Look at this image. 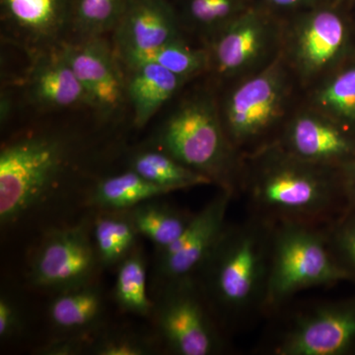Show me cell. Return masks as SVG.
<instances>
[{
	"mask_svg": "<svg viewBox=\"0 0 355 355\" xmlns=\"http://www.w3.org/2000/svg\"><path fill=\"white\" fill-rule=\"evenodd\" d=\"M347 210L355 209V157L340 167Z\"/></svg>",
	"mask_w": 355,
	"mask_h": 355,
	"instance_id": "d6a6232c",
	"label": "cell"
},
{
	"mask_svg": "<svg viewBox=\"0 0 355 355\" xmlns=\"http://www.w3.org/2000/svg\"><path fill=\"white\" fill-rule=\"evenodd\" d=\"M105 298L98 280L58 292L48 308L49 320L62 335L92 336L106 324Z\"/></svg>",
	"mask_w": 355,
	"mask_h": 355,
	"instance_id": "ac0fdd59",
	"label": "cell"
},
{
	"mask_svg": "<svg viewBox=\"0 0 355 355\" xmlns=\"http://www.w3.org/2000/svg\"><path fill=\"white\" fill-rule=\"evenodd\" d=\"M162 352L155 334L125 327H108L96 331L89 343L88 354L151 355Z\"/></svg>",
	"mask_w": 355,
	"mask_h": 355,
	"instance_id": "83f0119b",
	"label": "cell"
},
{
	"mask_svg": "<svg viewBox=\"0 0 355 355\" xmlns=\"http://www.w3.org/2000/svg\"><path fill=\"white\" fill-rule=\"evenodd\" d=\"M277 37L272 21L247 9L210 40V65L225 77L251 72L272 53Z\"/></svg>",
	"mask_w": 355,
	"mask_h": 355,
	"instance_id": "8fae6325",
	"label": "cell"
},
{
	"mask_svg": "<svg viewBox=\"0 0 355 355\" xmlns=\"http://www.w3.org/2000/svg\"><path fill=\"white\" fill-rule=\"evenodd\" d=\"M347 28L340 15L329 9L306 14L291 37L292 60L304 77L323 73L340 58L347 44Z\"/></svg>",
	"mask_w": 355,
	"mask_h": 355,
	"instance_id": "5bb4252c",
	"label": "cell"
},
{
	"mask_svg": "<svg viewBox=\"0 0 355 355\" xmlns=\"http://www.w3.org/2000/svg\"><path fill=\"white\" fill-rule=\"evenodd\" d=\"M329 247L334 258L355 282V209H347L327 226Z\"/></svg>",
	"mask_w": 355,
	"mask_h": 355,
	"instance_id": "f546056e",
	"label": "cell"
},
{
	"mask_svg": "<svg viewBox=\"0 0 355 355\" xmlns=\"http://www.w3.org/2000/svg\"><path fill=\"white\" fill-rule=\"evenodd\" d=\"M150 320L162 352L217 355L227 349L226 331L193 277L155 286Z\"/></svg>",
	"mask_w": 355,
	"mask_h": 355,
	"instance_id": "8992f818",
	"label": "cell"
},
{
	"mask_svg": "<svg viewBox=\"0 0 355 355\" xmlns=\"http://www.w3.org/2000/svg\"><path fill=\"white\" fill-rule=\"evenodd\" d=\"M161 198H150L125 210L139 235L155 245V251L165 249L176 241L195 214L178 209Z\"/></svg>",
	"mask_w": 355,
	"mask_h": 355,
	"instance_id": "44dd1931",
	"label": "cell"
},
{
	"mask_svg": "<svg viewBox=\"0 0 355 355\" xmlns=\"http://www.w3.org/2000/svg\"><path fill=\"white\" fill-rule=\"evenodd\" d=\"M128 169L172 193L212 184L209 178L193 171L169 154L154 147L133 153L128 159Z\"/></svg>",
	"mask_w": 355,
	"mask_h": 355,
	"instance_id": "603a6c76",
	"label": "cell"
},
{
	"mask_svg": "<svg viewBox=\"0 0 355 355\" xmlns=\"http://www.w3.org/2000/svg\"><path fill=\"white\" fill-rule=\"evenodd\" d=\"M343 282L349 279L331 254L327 226L275 223L265 316L279 314L299 292Z\"/></svg>",
	"mask_w": 355,
	"mask_h": 355,
	"instance_id": "5b68a950",
	"label": "cell"
},
{
	"mask_svg": "<svg viewBox=\"0 0 355 355\" xmlns=\"http://www.w3.org/2000/svg\"><path fill=\"white\" fill-rule=\"evenodd\" d=\"M181 23L167 0H132L114 31L121 60L182 39Z\"/></svg>",
	"mask_w": 355,
	"mask_h": 355,
	"instance_id": "9a60e30c",
	"label": "cell"
},
{
	"mask_svg": "<svg viewBox=\"0 0 355 355\" xmlns=\"http://www.w3.org/2000/svg\"><path fill=\"white\" fill-rule=\"evenodd\" d=\"M273 226L253 214L228 223L193 277L226 333L263 315Z\"/></svg>",
	"mask_w": 355,
	"mask_h": 355,
	"instance_id": "7a4b0ae2",
	"label": "cell"
},
{
	"mask_svg": "<svg viewBox=\"0 0 355 355\" xmlns=\"http://www.w3.org/2000/svg\"><path fill=\"white\" fill-rule=\"evenodd\" d=\"M92 336H60L35 350V354L41 355L88 354L89 343Z\"/></svg>",
	"mask_w": 355,
	"mask_h": 355,
	"instance_id": "1f68e13d",
	"label": "cell"
},
{
	"mask_svg": "<svg viewBox=\"0 0 355 355\" xmlns=\"http://www.w3.org/2000/svg\"><path fill=\"white\" fill-rule=\"evenodd\" d=\"M132 0H73L70 27L78 40L114 32Z\"/></svg>",
	"mask_w": 355,
	"mask_h": 355,
	"instance_id": "d4e9b609",
	"label": "cell"
},
{
	"mask_svg": "<svg viewBox=\"0 0 355 355\" xmlns=\"http://www.w3.org/2000/svg\"><path fill=\"white\" fill-rule=\"evenodd\" d=\"M62 50L86 93L90 107L108 116L123 106L127 94V76L118 53L104 37L62 44Z\"/></svg>",
	"mask_w": 355,
	"mask_h": 355,
	"instance_id": "7c38bea8",
	"label": "cell"
},
{
	"mask_svg": "<svg viewBox=\"0 0 355 355\" xmlns=\"http://www.w3.org/2000/svg\"><path fill=\"white\" fill-rule=\"evenodd\" d=\"M238 193L250 214L328 226L347 211L340 168L308 162L275 141L243 156Z\"/></svg>",
	"mask_w": 355,
	"mask_h": 355,
	"instance_id": "6da1fadb",
	"label": "cell"
},
{
	"mask_svg": "<svg viewBox=\"0 0 355 355\" xmlns=\"http://www.w3.org/2000/svg\"><path fill=\"white\" fill-rule=\"evenodd\" d=\"M25 329L24 314L20 305L6 292L0 296V340L9 342L22 336Z\"/></svg>",
	"mask_w": 355,
	"mask_h": 355,
	"instance_id": "4dcf8cb0",
	"label": "cell"
},
{
	"mask_svg": "<svg viewBox=\"0 0 355 355\" xmlns=\"http://www.w3.org/2000/svg\"><path fill=\"white\" fill-rule=\"evenodd\" d=\"M146 266V257L139 245L116 266L114 298L123 312L150 320L153 300L147 291Z\"/></svg>",
	"mask_w": 355,
	"mask_h": 355,
	"instance_id": "cb8c5ba5",
	"label": "cell"
},
{
	"mask_svg": "<svg viewBox=\"0 0 355 355\" xmlns=\"http://www.w3.org/2000/svg\"><path fill=\"white\" fill-rule=\"evenodd\" d=\"M127 65L128 99L132 103L133 121L142 128L171 99L187 79L154 62Z\"/></svg>",
	"mask_w": 355,
	"mask_h": 355,
	"instance_id": "d6986e66",
	"label": "cell"
},
{
	"mask_svg": "<svg viewBox=\"0 0 355 355\" xmlns=\"http://www.w3.org/2000/svg\"><path fill=\"white\" fill-rule=\"evenodd\" d=\"M154 148L209 178L219 190L237 195L243 155L229 139L207 96H193L182 103L159 130Z\"/></svg>",
	"mask_w": 355,
	"mask_h": 355,
	"instance_id": "277c9868",
	"label": "cell"
},
{
	"mask_svg": "<svg viewBox=\"0 0 355 355\" xmlns=\"http://www.w3.org/2000/svg\"><path fill=\"white\" fill-rule=\"evenodd\" d=\"M235 195L219 190L193 218L176 241L155 251V286L195 277L227 226V212Z\"/></svg>",
	"mask_w": 355,
	"mask_h": 355,
	"instance_id": "30bf717a",
	"label": "cell"
},
{
	"mask_svg": "<svg viewBox=\"0 0 355 355\" xmlns=\"http://www.w3.org/2000/svg\"><path fill=\"white\" fill-rule=\"evenodd\" d=\"M277 142L293 155L318 165L340 168L355 157L354 140L338 123L317 111L294 116Z\"/></svg>",
	"mask_w": 355,
	"mask_h": 355,
	"instance_id": "4fadbf2b",
	"label": "cell"
},
{
	"mask_svg": "<svg viewBox=\"0 0 355 355\" xmlns=\"http://www.w3.org/2000/svg\"><path fill=\"white\" fill-rule=\"evenodd\" d=\"M171 193L128 169L96 181L88 189L84 202L95 211H125L147 200Z\"/></svg>",
	"mask_w": 355,
	"mask_h": 355,
	"instance_id": "ffe728a7",
	"label": "cell"
},
{
	"mask_svg": "<svg viewBox=\"0 0 355 355\" xmlns=\"http://www.w3.org/2000/svg\"><path fill=\"white\" fill-rule=\"evenodd\" d=\"M91 220L102 268H116L139 246V233L127 211H96Z\"/></svg>",
	"mask_w": 355,
	"mask_h": 355,
	"instance_id": "7402d4cb",
	"label": "cell"
},
{
	"mask_svg": "<svg viewBox=\"0 0 355 355\" xmlns=\"http://www.w3.org/2000/svg\"><path fill=\"white\" fill-rule=\"evenodd\" d=\"M317 112L340 123L355 121V67L322 84L314 96Z\"/></svg>",
	"mask_w": 355,
	"mask_h": 355,
	"instance_id": "f1b7e54d",
	"label": "cell"
},
{
	"mask_svg": "<svg viewBox=\"0 0 355 355\" xmlns=\"http://www.w3.org/2000/svg\"><path fill=\"white\" fill-rule=\"evenodd\" d=\"M272 6L284 7V8H294V7L308 6L316 2L317 0H266Z\"/></svg>",
	"mask_w": 355,
	"mask_h": 355,
	"instance_id": "836d02e7",
	"label": "cell"
},
{
	"mask_svg": "<svg viewBox=\"0 0 355 355\" xmlns=\"http://www.w3.org/2000/svg\"><path fill=\"white\" fill-rule=\"evenodd\" d=\"M29 78L33 101L46 109H67L87 105V93L65 58L62 46L44 51Z\"/></svg>",
	"mask_w": 355,
	"mask_h": 355,
	"instance_id": "e0dca14e",
	"label": "cell"
},
{
	"mask_svg": "<svg viewBox=\"0 0 355 355\" xmlns=\"http://www.w3.org/2000/svg\"><path fill=\"white\" fill-rule=\"evenodd\" d=\"M71 147L57 135L14 139L0 151V224L24 225L64 205Z\"/></svg>",
	"mask_w": 355,
	"mask_h": 355,
	"instance_id": "3957f363",
	"label": "cell"
},
{
	"mask_svg": "<svg viewBox=\"0 0 355 355\" xmlns=\"http://www.w3.org/2000/svg\"><path fill=\"white\" fill-rule=\"evenodd\" d=\"M73 0H0L6 29L19 43L46 49L69 27Z\"/></svg>",
	"mask_w": 355,
	"mask_h": 355,
	"instance_id": "2e32d148",
	"label": "cell"
},
{
	"mask_svg": "<svg viewBox=\"0 0 355 355\" xmlns=\"http://www.w3.org/2000/svg\"><path fill=\"white\" fill-rule=\"evenodd\" d=\"M284 65L277 57L229 95L222 121L229 139L239 153L246 147L253 148L252 146L260 141L282 116L288 95Z\"/></svg>",
	"mask_w": 355,
	"mask_h": 355,
	"instance_id": "ba28073f",
	"label": "cell"
},
{
	"mask_svg": "<svg viewBox=\"0 0 355 355\" xmlns=\"http://www.w3.org/2000/svg\"><path fill=\"white\" fill-rule=\"evenodd\" d=\"M266 350L272 355L355 354V296L296 311Z\"/></svg>",
	"mask_w": 355,
	"mask_h": 355,
	"instance_id": "9c48e42d",
	"label": "cell"
},
{
	"mask_svg": "<svg viewBox=\"0 0 355 355\" xmlns=\"http://www.w3.org/2000/svg\"><path fill=\"white\" fill-rule=\"evenodd\" d=\"M244 0H183L180 23L211 40L246 11Z\"/></svg>",
	"mask_w": 355,
	"mask_h": 355,
	"instance_id": "484cf974",
	"label": "cell"
},
{
	"mask_svg": "<svg viewBox=\"0 0 355 355\" xmlns=\"http://www.w3.org/2000/svg\"><path fill=\"white\" fill-rule=\"evenodd\" d=\"M121 60L125 64L154 62L187 80L200 73L210 65L209 51L191 48L184 43L183 39L170 42L155 50L137 53Z\"/></svg>",
	"mask_w": 355,
	"mask_h": 355,
	"instance_id": "4316f807",
	"label": "cell"
},
{
	"mask_svg": "<svg viewBox=\"0 0 355 355\" xmlns=\"http://www.w3.org/2000/svg\"><path fill=\"white\" fill-rule=\"evenodd\" d=\"M102 266L92 237V220L49 228L33 254L30 282L58 293L96 282Z\"/></svg>",
	"mask_w": 355,
	"mask_h": 355,
	"instance_id": "52a82bcc",
	"label": "cell"
}]
</instances>
